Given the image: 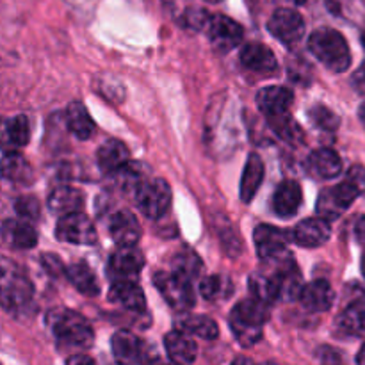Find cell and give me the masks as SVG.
Masks as SVG:
<instances>
[{
	"instance_id": "6da1fadb",
	"label": "cell",
	"mask_w": 365,
	"mask_h": 365,
	"mask_svg": "<svg viewBox=\"0 0 365 365\" xmlns=\"http://www.w3.org/2000/svg\"><path fill=\"white\" fill-rule=\"evenodd\" d=\"M262 269L250 277V292L253 298L273 305L280 299L299 298L302 292V271L291 252H284L273 259L262 260Z\"/></svg>"
},
{
	"instance_id": "7a4b0ae2",
	"label": "cell",
	"mask_w": 365,
	"mask_h": 365,
	"mask_svg": "<svg viewBox=\"0 0 365 365\" xmlns=\"http://www.w3.org/2000/svg\"><path fill=\"white\" fill-rule=\"evenodd\" d=\"M365 191V168L355 164L349 168L344 180L321 191L317 198V214L328 221H334L353 205Z\"/></svg>"
},
{
	"instance_id": "3957f363",
	"label": "cell",
	"mask_w": 365,
	"mask_h": 365,
	"mask_svg": "<svg viewBox=\"0 0 365 365\" xmlns=\"http://www.w3.org/2000/svg\"><path fill=\"white\" fill-rule=\"evenodd\" d=\"M46 324L59 348L88 349L95 341V331L82 314L68 309H53L46 314Z\"/></svg>"
},
{
	"instance_id": "277c9868",
	"label": "cell",
	"mask_w": 365,
	"mask_h": 365,
	"mask_svg": "<svg viewBox=\"0 0 365 365\" xmlns=\"http://www.w3.org/2000/svg\"><path fill=\"white\" fill-rule=\"evenodd\" d=\"M267 303L260 299H242L232 309L230 312V328L235 341L242 348H252L257 342L262 341L264 327L269 319Z\"/></svg>"
},
{
	"instance_id": "5b68a950",
	"label": "cell",
	"mask_w": 365,
	"mask_h": 365,
	"mask_svg": "<svg viewBox=\"0 0 365 365\" xmlns=\"http://www.w3.org/2000/svg\"><path fill=\"white\" fill-rule=\"evenodd\" d=\"M309 50L327 70L342 73L351 66V50L339 31L331 27H319L309 38Z\"/></svg>"
},
{
	"instance_id": "8992f818",
	"label": "cell",
	"mask_w": 365,
	"mask_h": 365,
	"mask_svg": "<svg viewBox=\"0 0 365 365\" xmlns=\"http://www.w3.org/2000/svg\"><path fill=\"white\" fill-rule=\"evenodd\" d=\"M6 266L2 267V307L11 316L20 317L21 314H27L34 302V285L25 277L21 269H18L16 264H11L9 260H4Z\"/></svg>"
},
{
	"instance_id": "52a82bcc",
	"label": "cell",
	"mask_w": 365,
	"mask_h": 365,
	"mask_svg": "<svg viewBox=\"0 0 365 365\" xmlns=\"http://www.w3.org/2000/svg\"><path fill=\"white\" fill-rule=\"evenodd\" d=\"M135 205L148 220H160L166 216L173 202V192L164 178H146L134 195Z\"/></svg>"
},
{
	"instance_id": "ba28073f",
	"label": "cell",
	"mask_w": 365,
	"mask_h": 365,
	"mask_svg": "<svg viewBox=\"0 0 365 365\" xmlns=\"http://www.w3.org/2000/svg\"><path fill=\"white\" fill-rule=\"evenodd\" d=\"M153 285L159 289L160 296L171 309L185 312L195 307L196 296L189 278L182 277L175 271H159L153 274Z\"/></svg>"
},
{
	"instance_id": "9c48e42d",
	"label": "cell",
	"mask_w": 365,
	"mask_h": 365,
	"mask_svg": "<svg viewBox=\"0 0 365 365\" xmlns=\"http://www.w3.org/2000/svg\"><path fill=\"white\" fill-rule=\"evenodd\" d=\"M205 32L209 41L217 52H230L241 45L245 38V29L230 16L225 14H209L205 21Z\"/></svg>"
},
{
	"instance_id": "30bf717a",
	"label": "cell",
	"mask_w": 365,
	"mask_h": 365,
	"mask_svg": "<svg viewBox=\"0 0 365 365\" xmlns=\"http://www.w3.org/2000/svg\"><path fill=\"white\" fill-rule=\"evenodd\" d=\"M56 237L59 241L68 242V245L78 246H93L98 241L95 225L82 212L68 214V216L59 217L56 227Z\"/></svg>"
},
{
	"instance_id": "8fae6325",
	"label": "cell",
	"mask_w": 365,
	"mask_h": 365,
	"mask_svg": "<svg viewBox=\"0 0 365 365\" xmlns=\"http://www.w3.org/2000/svg\"><path fill=\"white\" fill-rule=\"evenodd\" d=\"M267 31L287 46L298 45L305 36V18L296 9L280 7L274 11L267 24Z\"/></svg>"
},
{
	"instance_id": "7c38bea8",
	"label": "cell",
	"mask_w": 365,
	"mask_h": 365,
	"mask_svg": "<svg viewBox=\"0 0 365 365\" xmlns=\"http://www.w3.org/2000/svg\"><path fill=\"white\" fill-rule=\"evenodd\" d=\"M145 255L135 246H118L116 252L109 257L107 273L114 280H120V278L135 280L143 271V267H145Z\"/></svg>"
},
{
	"instance_id": "4fadbf2b",
	"label": "cell",
	"mask_w": 365,
	"mask_h": 365,
	"mask_svg": "<svg viewBox=\"0 0 365 365\" xmlns=\"http://www.w3.org/2000/svg\"><path fill=\"white\" fill-rule=\"evenodd\" d=\"M110 349H113L114 359L121 364H139L153 360L145 341L128 330H120L110 337Z\"/></svg>"
},
{
	"instance_id": "5bb4252c",
	"label": "cell",
	"mask_w": 365,
	"mask_h": 365,
	"mask_svg": "<svg viewBox=\"0 0 365 365\" xmlns=\"http://www.w3.org/2000/svg\"><path fill=\"white\" fill-rule=\"evenodd\" d=\"M331 235L330 221L324 217H309L302 223L296 225L291 230L292 242H296L302 248H319L324 242H328Z\"/></svg>"
},
{
	"instance_id": "9a60e30c",
	"label": "cell",
	"mask_w": 365,
	"mask_h": 365,
	"mask_svg": "<svg viewBox=\"0 0 365 365\" xmlns=\"http://www.w3.org/2000/svg\"><path fill=\"white\" fill-rule=\"evenodd\" d=\"M253 237H255L257 255H259L260 260L273 259V257L287 252L289 241H292L291 234H287V232L278 227H271V225L257 227Z\"/></svg>"
},
{
	"instance_id": "2e32d148",
	"label": "cell",
	"mask_w": 365,
	"mask_h": 365,
	"mask_svg": "<svg viewBox=\"0 0 365 365\" xmlns=\"http://www.w3.org/2000/svg\"><path fill=\"white\" fill-rule=\"evenodd\" d=\"M107 230L116 246H138L139 239H141V225H139L138 217L127 209L118 210L110 216Z\"/></svg>"
},
{
	"instance_id": "e0dca14e",
	"label": "cell",
	"mask_w": 365,
	"mask_h": 365,
	"mask_svg": "<svg viewBox=\"0 0 365 365\" xmlns=\"http://www.w3.org/2000/svg\"><path fill=\"white\" fill-rule=\"evenodd\" d=\"M239 61L246 70L253 71L255 75H271L277 73L278 70L277 56L264 43H248L242 46L239 52Z\"/></svg>"
},
{
	"instance_id": "ac0fdd59",
	"label": "cell",
	"mask_w": 365,
	"mask_h": 365,
	"mask_svg": "<svg viewBox=\"0 0 365 365\" xmlns=\"http://www.w3.org/2000/svg\"><path fill=\"white\" fill-rule=\"evenodd\" d=\"M294 103V93L285 86H267L257 93V106L266 118L287 114Z\"/></svg>"
},
{
	"instance_id": "d6986e66",
	"label": "cell",
	"mask_w": 365,
	"mask_h": 365,
	"mask_svg": "<svg viewBox=\"0 0 365 365\" xmlns=\"http://www.w3.org/2000/svg\"><path fill=\"white\" fill-rule=\"evenodd\" d=\"M303 203V189L296 180H284L278 184L273 195V212L280 220H291L298 214Z\"/></svg>"
},
{
	"instance_id": "ffe728a7",
	"label": "cell",
	"mask_w": 365,
	"mask_h": 365,
	"mask_svg": "<svg viewBox=\"0 0 365 365\" xmlns=\"http://www.w3.org/2000/svg\"><path fill=\"white\" fill-rule=\"evenodd\" d=\"M109 299L116 303V305L123 307L125 310H130V312L141 314L146 309L145 292L139 287L138 282L132 280V278L114 280V284L110 285Z\"/></svg>"
},
{
	"instance_id": "44dd1931",
	"label": "cell",
	"mask_w": 365,
	"mask_h": 365,
	"mask_svg": "<svg viewBox=\"0 0 365 365\" xmlns=\"http://www.w3.org/2000/svg\"><path fill=\"white\" fill-rule=\"evenodd\" d=\"M164 349L168 353V359L175 364H192L198 355V346H196L192 335L182 328L166 334Z\"/></svg>"
},
{
	"instance_id": "7402d4cb",
	"label": "cell",
	"mask_w": 365,
	"mask_h": 365,
	"mask_svg": "<svg viewBox=\"0 0 365 365\" xmlns=\"http://www.w3.org/2000/svg\"><path fill=\"white\" fill-rule=\"evenodd\" d=\"M2 239L13 250H32L38 245V232L27 220H6L2 223Z\"/></svg>"
},
{
	"instance_id": "603a6c76",
	"label": "cell",
	"mask_w": 365,
	"mask_h": 365,
	"mask_svg": "<svg viewBox=\"0 0 365 365\" xmlns=\"http://www.w3.org/2000/svg\"><path fill=\"white\" fill-rule=\"evenodd\" d=\"M298 299L309 312H327L334 305L335 292L327 280H314L303 285Z\"/></svg>"
},
{
	"instance_id": "cb8c5ba5",
	"label": "cell",
	"mask_w": 365,
	"mask_h": 365,
	"mask_svg": "<svg viewBox=\"0 0 365 365\" xmlns=\"http://www.w3.org/2000/svg\"><path fill=\"white\" fill-rule=\"evenodd\" d=\"M342 166H344L342 159L331 148L316 150L307 159V168H309L310 175H314L316 178H323V180L337 178L342 173Z\"/></svg>"
},
{
	"instance_id": "d4e9b609",
	"label": "cell",
	"mask_w": 365,
	"mask_h": 365,
	"mask_svg": "<svg viewBox=\"0 0 365 365\" xmlns=\"http://www.w3.org/2000/svg\"><path fill=\"white\" fill-rule=\"evenodd\" d=\"M64 123L66 128L70 130V134L73 138L86 141V139H91L96 132L95 120L89 114L88 107L82 102H71L66 107V113H64Z\"/></svg>"
},
{
	"instance_id": "484cf974",
	"label": "cell",
	"mask_w": 365,
	"mask_h": 365,
	"mask_svg": "<svg viewBox=\"0 0 365 365\" xmlns=\"http://www.w3.org/2000/svg\"><path fill=\"white\" fill-rule=\"evenodd\" d=\"M46 205H48L50 214L59 217L81 212L82 207H84V195L78 189L70 187V185H61L50 192Z\"/></svg>"
},
{
	"instance_id": "4316f807",
	"label": "cell",
	"mask_w": 365,
	"mask_h": 365,
	"mask_svg": "<svg viewBox=\"0 0 365 365\" xmlns=\"http://www.w3.org/2000/svg\"><path fill=\"white\" fill-rule=\"evenodd\" d=\"M2 177L14 184L27 185L34 182V171L16 148H6L2 152Z\"/></svg>"
},
{
	"instance_id": "83f0119b",
	"label": "cell",
	"mask_w": 365,
	"mask_h": 365,
	"mask_svg": "<svg viewBox=\"0 0 365 365\" xmlns=\"http://www.w3.org/2000/svg\"><path fill=\"white\" fill-rule=\"evenodd\" d=\"M128 160H130V152L120 139H107L96 152V163L103 173L113 175Z\"/></svg>"
},
{
	"instance_id": "f1b7e54d",
	"label": "cell",
	"mask_w": 365,
	"mask_h": 365,
	"mask_svg": "<svg viewBox=\"0 0 365 365\" xmlns=\"http://www.w3.org/2000/svg\"><path fill=\"white\" fill-rule=\"evenodd\" d=\"M264 175H266V168H264L262 157L257 152L250 153L241 177V189H239L242 202L250 203L255 198L257 191H259L260 185H262Z\"/></svg>"
},
{
	"instance_id": "f546056e",
	"label": "cell",
	"mask_w": 365,
	"mask_h": 365,
	"mask_svg": "<svg viewBox=\"0 0 365 365\" xmlns=\"http://www.w3.org/2000/svg\"><path fill=\"white\" fill-rule=\"evenodd\" d=\"M337 330L348 337L365 335V299H355L349 303L337 317Z\"/></svg>"
},
{
	"instance_id": "4dcf8cb0",
	"label": "cell",
	"mask_w": 365,
	"mask_h": 365,
	"mask_svg": "<svg viewBox=\"0 0 365 365\" xmlns=\"http://www.w3.org/2000/svg\"><path fill=\"white\" fill-rule=\"evenodd\" d=\"M66 278L81 294L95 298L100 294V284L96 274L86 262H75L66 267Z\"/></svg>"
},
{
	"instance_id": "1f68e13d",
	"label": "cell",
	"mask_w": 365,
	"mask_h": 365,
	"mask_svg": "<svg viewBox=\"0 0 365 365\" xmlns=\"http://www.w3.org/2000/svg\"><path fill=\"white\" fill-rule=\"evenodd\" d=\"M4 143L9 148H24L31 141V125L25 114H16L4 121Z\"/></svg>"
},
{
	"instance_id": "d6a6232c",
	"label": "cell",
	"mask_w": 365,
	"mask_h": 365,
	"mask_svg": "<svg viewBox=\"0 0 365 365\" xmlns=\"http://www.w3.org/2000/svg\"><path fill=\"white\" fill-rule=\"evenodd\" d=\"M200 294L207 302L220 303L230 298L234 294V284L228 277L223 274H212L200 282Z\"/></svg>"
},
{
	"instance_id": "836d02e7",
	"label": "cell",
	"mask_w": 365,
	"mask_h": 365,
	"mask_svg": "<svg viewBox=\"0 0 365 365\" xmlns=\"http://www.w3.org/2000/svg\"><path fill=\"white\" fill-rule=\"evenodd\" d=\"M182 330H185L187 334L195 335V337L205 339V341H214L220 335V327L214 319H210L209 316H187L180 321Z\"/></svg>"
},
{
	"instance_id": "e575fe53",
	"label": "cell",
	"mask_w": 365,
	"mask_h": 365,
	"mask_svg": "<svg viewBox=\"0 0 365 365\" xmlns=\"http://www.w3.org/2000/svg\"><path fill=\"white\" fill-rule=\"evenodd\" d=\"M202 267H203L202 259H200L192 250H182V252H178L177 255L171 259V271L189 278L191 282L200 277Z\"/></svg>"
},
{
	"instance_id": "d590c367",
	"label": "cell",
	"mask_w": 365,
	"mask_h": 365,
	"mask_svg": "<svg viewBox=\"0 0 365 365\" xmlns=\"http://www.w3.org/2000/svg\"><path fill=\"white\" fill-rule=\"evenodd\" d=\"M267 120H269V127L273 128V132L280 139L291 143V145H298V143H303L302 127L296 123L294 118H292L289 113L282 114V116L267 118Z\"/></svg>"
},
{
	"instance_id": "8d00e7d4",
	"label": "cell",
	"mask_w": 365,
	"mask_h": 365,
	"mask_svg": "<svg viewBox=\"0 0 365 365\" xmlns=\"http://www.w3.org/2000/svg\"><path fill=\"white\" fill-rule=\"evenodd\" d=\"M113 175L118 180V185H120L123 191L134 192V195L139 189V185L146 180L145 171L141 170V166H139V164L130 163V160H128L127 164H123L118 171H114Z\"/></svg>"
},
{
	"instance_id": "74e56055",
	"label": "cell",
	"mask_w": 365,
	"mask_h": 365,
	"mask_svg": "<svg viewBox=\"0 0 365 365\" xmlns=\"http://www.w3.org/2000/svg\"><path fill=\"white\" fill-rule=\"evenodd\" d=\"M309 118L310 121L319 128V130H324V132H335L339 128V123H341L337 114H335L330 107L321 106V103L319 106L310 107Z\"/></svg>"
},
{
	"instance_id": "f35d334b",
	"label": "cell",
	"mask_w": 365,
	"mask_h": 365,
	"mask_svg": "<svg viewBox=\"0 0 365 365\" xmlns=\"http://www.w3.org/2000/svg\"><path fill=\"white\" fill-rule=\"evenodd\" d=\"M14 210H16L18 216L21 220H27L31 223L39 220V214H41V205H39L38 200L34 196H20V198L14 200Z\"/></svg>"
},
{
	"instance_id": "ab89813d",
	"label": "cell",
	"mask_w": 365,
	"mask_h": 365,
	"mask_svg": "<svg viewBox=\"0 0 365 365\" xmlns=\"http://www.w3.org/2000/svg\"><path fill=\"white\" fill-rule=\"evenodd\" d=\"M41 264H43V267H45L46 273L52 274V277H61V274H64V277H66V267L63 266V262H61L59 257L46 253V255L41 257Z\"/></svg>"
},
{
	"instance_id": "60d3db41",
	"label": "cell",
	"mask_w": 365,
	"mask_h": 365,
	"mask_svg": "<svg viewBox=\"0 0 365 365\" xmlns=\"http://www.w3.org/2000/svg\"><path fill=\"white\" fill-rule=\"evenodd\" d=\"M353 88L360 93V95H365V63L353 75Z\"/></svg>"
},
{
	"instance_id": "b9f144b4",
	"label": "cell",
	"mask_w": 365,
	"mask_h": 365,
	"mask_svg": "<svg viewBox=\"0 0 365 365\" xmlns=\"http://www.w3.org/2000/svg\"><path fill=\"white\" fill-rule=\"evenodd\" d=\"M355 237L360 245L365 246V216H360L355 225Z\"/></svg>"
},
{
	"instance_id": "7bdbcfd3",
	"label": "cell",
	"mask_w": 365,
	"mask_h": 365,
	"mask_svg": "<svg viewBox=\"0 0 365 365\" xmlns=\"http://www.w3.org/2000/svg\"><path fill=\"white\" fill-rule=\"evenodd\" d=\"M319 356H321V360H323V362H339V360H341V356L337 355V351H335V349H330V348H321V351H319Z\"/></svg>"
},
{
	"instance_id": "ee69618b",
	"label": "cell",
	"mask_w": 365,
	"mask_h": 365,
	"mask_svg": "<svg viewBox=\"0 0 365 365\" xmlns=\"http://www.w3.org/2000/svg\"><path fill=\"white\" fill-rule=\"evenodd\" d=\"M66 364H70V365H75V364H89V365H91V364H95V360H93L91 356L84 355V353H78V355L68 356Z\"/></svg>"
},
{
	"instance_id": "f6af8a7d",
	"label": "cell",
	"mask_w": 365,
	"mask_h": 365,
	"mask_svg": "<svg viewBox=\"0 0 365 365\" xmlns=\"http://www.w3.org/2000/svg\"><path fill=\"white\" fill-rule=\"evenodd\" d=\"M356 362H359L360 365H365V344L360 348V353L356 355Z\"/></svg>"
},
{
	"instance_id": "bcb514c9",
	"label": "cell",
	"mask_w": 365,
	"mask_h": 365,
	"mask_svg": "<svg viewBox=\"0 0 365 365\" xmlns=\"http://www.w3.org/2000/svg\"><path fill=\"white\" fill-rule=\"evenodd\" d=\"M360 120H362V123L365 127V103L362 106V109H360Z\"/></svg>"
},
{
	"instance_id": "7dc6e473",
	"label": "cell",
	"mask_w": 365,
	"mask_h": 365,
	"mask_svg": "<svg viewBox=\"0 0 365 365\" xmlns=\"http://www.w3.org/2000/svg\"><path fill=\"white\" fill-rule=\"evenodd\" d=\"M292 4H296V6H303V4L307 2V0H291Z\"/></svg>"
},
{
	"instance_id": "c3c4849f",
	"label": "cell",
	"mask_w": 365,
	"mask_h": 365,
	"mask_svg": "<svg viewBox=\"0 0 365 365\" xmlns=\"http://www.w3.org/2000/svg\"><path fill=\"white\" fill-rule=\"evenodd\" d=\"M362 274H364V278H365V253L362 255Z\"/></svg>"
},
{
	"instance_id": "681fc988",
	"label": "cell",
	"mask_w": 365,
	"mask_h": 365,
	"mask_svg": "<svg viewBox=\"0 0 365 365\" xmlns=\"http://www.w3.org/2000/svg\"><path fill=\"white\" fill-rule=\"evenodd\" d=\"M205 2H210V4H220V2H223V0H205Z\"/></svg>"
},
{
	"instance_id": "f907efd6",
	"label": "cell",
	"mask_w": 365,
	"mask_h": 365,
	"mask_svg": "<svg viewBox=\"0 0 365 365\" xmlns=\"http://www.w3.org/2000/svg\"><path fill=\"white\" fill-rule=\"evenodd\" d=\"M364 2H365V0H364Z\"/></svg>"
}]
</instances>
